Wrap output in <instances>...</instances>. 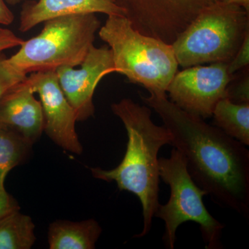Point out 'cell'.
I'll return each mask as SVG.
<instances>
[{"label": "cell", "mask_w": 249, "mask_h": 249, "mask_svg": "<svg viewBox=\"0 0 249 249\" xmlns=\"http://www.w3.org/2000/svg\"><path fill=\"white\" fill-rule=\"evenodd\" d=\"M141 98L170 131L171 145L186 159L193 181L214 203L244 217L249 215V151L200 116L181 109L166 93L149 92Z\"/></svg>", "instance_id": "cell-1"}, {"label": "cell", "mask_w": 249, "mask_h": 249, "mask_svg": "<svg viewBox=\"0 0 249 249\" xmlns=\"http://www.w3.org/2000/svg\"><path fill=\"white\" fill-rule=\"evenodd\" d=\"M127 131L128 142L124 160L116 168H91L93 178L114 181L120 191H128L142 205L143 227L135 236L142 237L151 230L155 213L160 206V169L158 154L163 145H171L172 134L164 125L152 120L148 106H141L130 98H124L111 106Z\"/></svg>", "instance_id": "cell-2"}, {"label": "cell", "mask_w": 249, "mask_h": 249, "mask_svg": "<svg viewBox=\"0 0 249 249\" xmlns=\"http://www.w3.org/2000/svg\"><path fill=\"white\" fill-rule=\"evenodd\" d=\"M98 35L110 49L115 73L149 92L166 93L178 67L171 45L142 34L124 16H107Z\"/></svg>", "instance_id": "cell-3"}, {"label": "cell", "mask_w": 249, "mask_h": 249, "mask_svg": "<svg viewBox=\"0 0 249 249\" xmlns=\"http://www.w3.org/2000/svg\"><path fill=\"white\" fill-rule=\"evenodd\" d=\"M44 23L38 35L24 40L17 53L7 58L9 65L22 74L79 66L101 27L94 14L61 16Z\"/></svg>", "instance_id": "cell-4"}, {"label": "cell", "mask_w": 249, "mask_h": 249, "mask_svg": "<svg viewBox=\"0 0 249 249\" xmlns=\"http://www.w3.org/2000/svg\"><path fill=\"white\" fill-rule=\"evenodd\" d=\"M249 31V11L217 1L201 12L171 44L178 66L229 63Z\"/></svg>", "instance_id": "cell-5"}, {"label": "cell", "mask_w": 249, "mask_h": 249, "mask_svg": "<svg viewBox=\"0 0 249 249\" xmlns=\"http://www.w3.org/2000/svg\"><path fill=\"white\" fill-rule=\"evenodd\" d=\"M160 178L170 188L168 203L160 204L155 217L165 223V247L175 248L177 231L183 223L194 222L200 227L206 248L223 249L221 238L225 226L209 213L203 201L207 193L193 181L181 152L173 149L169 158H159Z\"/></svg>", "instance_id": "cell-6"}, {"label": "cell", "mask_w": 249, "mask_h": 249, "mask_svg": "<svg viewBox=\"0 0 249 249\" xmlns=\"http://www.w3.org/2000/svg\"><path fill=\"white\" fill-rule=\"evenodd\" d=\"M132 27L171 45L199 13L219 0H115Z\"/></svg>", "instance_id": "cell-7"}, {"label": "cell", "mask_w": 249, "mask_h": 249, "mask_svg": "<svg viewBox=\"0 0 249 249\" xmlns=\"http://www.w3.org/2000/svg\"><path fill=\"white\" fill-rule=\"evenodd\" d=\"M232 76L228 71L227 62L187 67L175 75L166 92L181 109L206 119L212 116L217 103L227 98Z\"/></svg>", "instance_id": "cell-8"}, {"label": "cell", "mask_w": 249, "mask_h": 249, "mask_svg": "<svg viewBox=\"0 0 249 249\" xmlns=\"http://www.w3.org/2000/svg\"><path fill=\"white\" fill-rule=\"evenodd\" d=\"M27 80L40 97L44 132L62 148L80 155L83 146L76 133V112L62 91L55 71L33 72Z\"/></svg>", "instance_id": "cell-9"}, {"label": "cell", "mask_w": 249, "mask_h": 249, "mask_svg": "<svg viewBox=\"0 0 249 249\" xmlns=\"http://www.w3.org/2000/svg\"><path fill=\"white\" fill-rule=\"evenodd\" d=\"M80 65L79 69L62 67L55 70L59 85L78 121L93 115V96L98 83L105 76L115 73L111 50L107 47L91 46Z\"/></svg>", "instance_id": "cell-10"}, {"label": "cell", "mask_w": 249, "mask_h": 249, "mask_svg": "<svg viewBox=\"0 0 249 249\" xmlns=\"http://www.w3.org/2000/svg\"><path fill=\"white\" fill-rule=\"evenodd\" d=\"M34 93L26 78L0 99V124L20 134L31 144L44 132L42 106Z\"/></svg>", "instance_id": "cell-11"}, {"label": "cell", "mask_w": 249, "mask_h": 249, "mask_svg": "<svg viewBox=\"0 0 249 249\" xmlns=\"http://www.w3.org/2000/svg\"><path fill=\"white\" fill-rule=\"evenodd\" d=\"M104 14L124 16V12L115 0H38L23 6L19 30L27 32L37 24L52 18L71 15Z\"/></svg>", "instance_id": "cell-12"}, {"label": "cell", "mask_w": 249, "mask_h": 249, "mask_svg": "<svg viewBox=\"0 0 249 249\" xmlns=\"http://www.w3.org/2000/svg\"><path fill=\"white\" fill-rule=\"evenodd\" d=\"M102 229L95 219L80 222L58 220L51 224L48 242L51 249H93L96 248Z\"/></svg>", "instance_id": "cell-13"}, {"label": "cell", "mask_w": 249, "mask_h": 249, "mask_svg": "<svg viewBox=\"0 0 249 249\" xmlns=\"http://www.w3.org/2000/svg\"><path fill=\"white\" fill-rule=\"evenodd\" d=\"M215 126L229 137L249 145V103L237 104L229 98L221 99L213 112Z\"/></svg>", "instance_id": "cell-14"}, {"label": "cell", "mask_w": 249, "mask_h": 249, "mask_svg": "<svg viewBox=\"0 0 249 249\" xmlns=\"http://www.w3.org/2000/svg\"><path fill=\"white\" fill-rule=\"evenodd\" d=\"M36 240L35 224L27 214L17 211L0 219V249H29Z\"/></svg>", "instance_id": "cell-15"}, {"label": "cell", "mask_w": 249, "mask_h": 249, "mask_svg": "<svg viewBox=\"0 0 249 249\" xmlns=\"http://www.w3.org/2000/svg\"><path fill=\"white\" fill-rule=\"evenodd\" d=\"M33 144L9 127L0 124V190L6 176L27 158Z\"/></svg>", "instance_id": "cell-16"}, {"label": "cell", "mask_w": 249, "mask_h": 249, "mask_svg": "<svg viewBox=\"0 0 249 249\" xmlns=\"http://www.w3.org/2000/svg\"><path fill=\"white\" fill-rule=\"evenodd\" d=\"M241 74H235L228 85L227 98L237 104L249 103V67L241 70Z\"/></svg>", "instance_id": "cell-17"}, {"label": "cell", "mask_w": 249, "mask_h": 249, "mask_svg": "<svg viewBox=\"0 0 249 249\" xmlns=\"http://www.w3.org/2000/svg\"><path fill=\"white\" fill-rule=\"evenodd\" d=\"M27 76L14 70L8 62L5 54L0 53V99L10 88L25 79Z\"/></svg>", "instance_id": "cell-18"}, {"label": "cell", "mask_w": 249, "mask_h": 249, "mask_svg": "<svg viewBox=\"0 0 249 249\" xmlns=\"http://www.w3.org/2000/svg\"><path fill=\"white\" fill-rule=\"evenodd\" d=\"M249 31L247 33L237 53L228 63L229 74L234 75L237 72L249 67Z\"/></svg>", "instance_id": "cell-19"}, {"label": "cell", "mask_w": 249, "mask_h": 249, "mask_svg": "<svg viewBox=\"0 0 249 249\" xmlns=\"http://www.w3.org/2000/svg\"><path fill=\"white\" fill-rule=\"evenodd\" d=\"M19 204L14 196H11L6 189L0 190V219L5 216L19 211Z\"/></svg>", "instance_id": "cell-20"}, {"label": "cell", "mask_w": 249, "mask_h": 249, "mask_svg": "<svg viewBox=\"0 0 249 249\" xmlns=\"http://www.w3.org/2000/svg\"><path fill=\"white\" fill-rule=\"evenodd\" d=\"M23 42L24 40L15 35L14 33H11L9 35L3 36L0 37V53L6 49L19 47Z\"/></svg>", "instance_id": "cell-21"}, {"label": "cell", "mask_w": 249, "mask_h": 249, "mask_svg": "<svg viewBox=\"0 0 249 249\" xmlns=\"http://www.w3.org/2000/svg\"><path fill=\"white\" fill-rule=\"evenodd\" d=\"M14 20V15L6 6L5 0H0V25H10Z\"/></svg>", "instance_id": "cell-22"}, {"label": "cell", "mask_w": 249, "mask_h": 249, "mask_svg": "<svg viewBox=\"0 0 249 249\" xmlns=\"http://www.w3.org/2000/svg\"><path fill=\"white\" fill-rule=\"evenodd\" d=\"M219 1L228 3V4L239 5L247 10V11H249V0H219Z\"/></svg>", "instance_id": "cell-23"}, {"label": "cell", "mask_w": 249, "mask_h": 249, "mask_svg": "<svg viewBox=\"0 0 249 249\" xmlns=\"http://www.w3.org/2000/svg\"><path fill=\"white\" fill-rule=\"evenodd\" d=\"M11 33H13L12 31L8 30V29H4V28H1L0 27V37H3V36L9 35Z\"/></svg>", "instance_id": "cell-24"}, {"label": "cell", "mask_w": 249, "mask_h": 249, "mask_svg": "<svg viewBox=\"0 0 249 249\" xmlns=\"http://www.w3.org/2000/svg\"><path fill=\"white\" fill-rule=\"evenodd\" d=\"M24 1V0H5V1L10 5H16L19 4V3H20L21 1Z\"/></svg>", "instance_id": "cell-25"}]
</instances>
